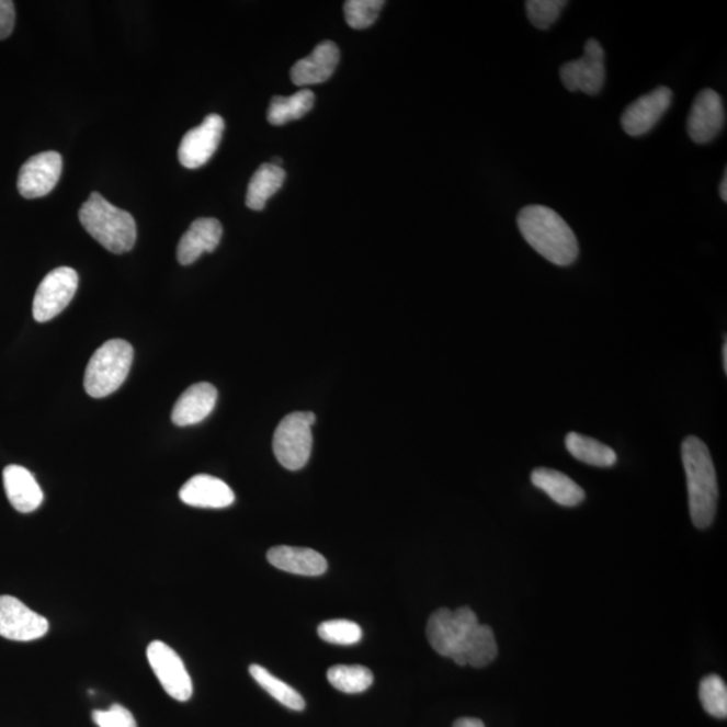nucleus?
<instances>
[{
	"label": "nucleus",
	"mask_w": 727,
	"mask_h": 727,
	"mask_svg": "<svg viewBox=\"0 0 727 727\" xmlns=\"http://www.w3.org/2000/svg\"><path fill=\"white\" fill-rule=\"evenodd\" d=\"M79 287V275L70 268L53 270L44 277L35 293L33 316L37 322H47L65 310Z\"/></svg>",
	"instance_id": "8"
},
{
	"label": "nucleus",
	"mask_w": 727,
	"mask_h": 727,
	"mask_svg": "<svg viewBox=\"0 0 727 727\" xmlns=\"http://www.w3.org/2000/svg\"><path fill=\"white\" fill-rule=\"evenodd\" d=\"M315 423V413L293 412L277 424L273 448L275 457L283 468L299 470L307 464L311 454V428Z\"/></svg>",
	"instance_id": "6"
},
{
	"label": "nucleus",
	"mask_w": 727,
	"mask_h": 727,
	"mask_svg": "<svg viewBox=\"0 0 727 727\" xmlns=\"http://www.w3.org/2000/svg\"><path fill=\"white\" fill-rule=\"evenodd\" d=\"M315 102V93L309 90L299 91L289 98L275 96L270 103L268 121L273 126H283L288 122L298 121L311 111Z\"/></svg>",
	"instance_id": "25"
},
{
	"label": "nucleus",
	"mask_w": 727,
	"mask_h": 727,
	"mask_svg": "<svg viewBox=\"0 0 727 727\" xmlns=\"http://www.w3.org/2000/svg\"><path fill=\"white\" fill-rule=\"evenodd\" d=\"M383 5V0H348L344 4L348 25L357 31L374 25Z\"/></svg>",
	"instance_id": "30"
},
{
	"label": "nucleus",
	"mask_w": 727,
	"mask_h": 727,
	"mask_svg": "<svg viewBox=\"0 0 727 727\" xmlns=\"http://www.w3.org/2000/svg\"><path fill=\"white\" fill-rule=\"evenodd\" d=\"M226 123L220 115L211 114L198 127L191 129L183 137L179 159L183 168L198 169L216 152L223 139Z\"/></svg>",
	"instance_id": "12"
},
{
	"label": "nucleus",
	"mask_w": 727,
	"mask_h": 727,
	"mask_svg": "<svg viewBox=\"0 0 727 727\" xmlns=\"http://www.w3.org/2000/svg\"><path fill=\"white\" fill-rule=\"evenodd\" d=\"M217 389L209 383H197L180 396L171 412V421L179 428L197 424L215 410Z\"/></svg>",
	"instance_id": "18"
},
{
	"label": "nucleus",
	"mask_w": 727,
	"mask_h": 727,
	"mask_svg": "<svg viewBox=\"0 0 727 727\" xmlns=\"http://www.w3.org/2000/svg\"><path fill=\"white\" fill-rule=\"evenodd\" d=\"M328 681L345 694H360L374 683V673L363 666H334L328 671Z\"/></svg>",
	"instance_id": "27"
},
{
	"label": "nucleus",
	"mask_w": 727,
	"mask_h": 727,
	"mask_svg": "<svg viewBox=\"0 0 727 727\" xmlns=\"http://www.w3.org/2000/svg\"><path fill=\"white\" fill-rule=\"evenodd\" d=\"M49 631V622L11 595H0V636L13 641H34Z\"/></svg>",
	"instance_id": "10"
},
{
	"label": "nucleus",
	"mask_w": 727,
	"mask_h": 727,
	"mask_svg": "<svg viewBox=\"0 0 727 727\" xmlns=\"http://www.w3.org/2000/svg\"><path fill=\"white\" fill-rule=\"evenodd\" d=\"M453 727H485V725L481 719L459 718L455 720Z\"/></svg>",
	"instance_id": "34"
},
{
	"label": "nucleus",
	"mask_w": 727,
	"mask_h": 727,
	"mask_svg": "<svg viewBox=\"0 0 727 727\" xmlns=\"http://www.w3.org/2000/svg\"><path fill=\"white\" fill-rule=\"evenodd\" d=\"M15 4L11 0H0V39H5L14 31Z\"/></svg>",
	"instance_id": "33"
},
{
	"label": "nucleus",
	"mask_w": 727,
	"mask_h": 727,
	"mask_svg": "<svg viewBox=\"0 0 727 727\" xmlns=\"http://www.w3.org/2000/svg\"><path fill=\"white\" fill-rule=\"evenodd\" d=\"M518 227L523 238L543 258L566 268L579 255L577 236L557 212L543 205H530L520 211Z\"/></svg>",
	"instance_id": "1"
},
{
	"label": "nucleus",
	"mask_w": 727,
	"mask_h": 727,
	"mask_svg": "<svg viewBox=\"0 0 727 727\" xmlns=\"http://www.w3.org/2000/svg\"><path fill=\"white\" fill-rule=\"evenodd\" d=\"M340 61V50L332 41H323L310 56L303 58L292 69V80L297 87L321 84L332 77Z\"/></svg>",
	"instance_id": "15"
},
{
	"label": "nucleus",
	"mask_w": 727,
	"mask_h": 727,
	"mask_svg": "<svg viewBox=\"0 0 727 727\" xmlns=\"http://www.w3.org/2000/svg\"><path fill=\"white\" fill-rule=\"evenodd\" d=\"M81 226L94 240L116 255L132 251L137 241V223L127 211L116 208L94 192L79 212Z\"/></svg>",
	"instance_id": "3"
},
{
	"label": "nucleus",
	"mask_w": 727,
	"mask_h": 727,
	"mask_svg": "<svg viewBox=\"0 0 727 727\" xmlns=\"http://www.w3.org/2000/svg\"><path fill=\"white\" fill-rule=\"evenodd\" d=\"M682 459L688 476L691 520L696 529L711 527L717 513L718 482L706 443L688 436L682 443Z\"/></svg>",
	"instance_id": "2"
},
{
	"label": "nucleus",
	"mask_w": 727,
	"mask_h": 727,
	"mask_svg": "<svg viewBox=\"0 0 727 727\" xmlns=\"http://www.w3.org/2000/svg\"><path fill=\"white\" fill-rule=\"evenodd\" d=\"M700 700L703 708L714 718L727 717V688L723 678L707 675L700 684Z\"/></svg>",
	"instance_id": "28"
},
{
	"label": "nucleus",
	"mask_w": 727,
	"mask_h": 727,
	"mask_svg": "<svg viewBox=\"0 0 727 727\" xmlns=\"http://www.w3.org/2000/svg\"><path fill=\"white\" fill-rule=\"evenodd\" d=\"M565 0H529L525 3L529 20L539 31H548L566 8Z\"/></svg>",
	"instance_id": "31"
},
{
	"label": "nucleus",
	"mask_w": 727,
	"mask_h": 727,
	"mask_svg": "<svg viewBox=\"0 0 727 727\" xmlns=\"http://www.w3.org/2000/svg\"><path fill=\"white\" fill-rule=\"evenodd\" d=\"M726 183H727V175H726V170H725L724 180H723V182H720V186H719L720 198L724 200V203H726V201H727V185H726Z\"/></svg>",
	"instance_id": "35"
},
{
	"label": "nucleus",
	"mask_w": 727,
	"mask_h": 727,
	"mask_svg": "<svg viewBox=\"0 0 727 727\" xmlns=\"http://www.w3.org/2000/svg\"><path fill=\"white\" fill-rule=\"evenodd\" d=\"M672 91L667 87L656 88L644 94L624 111L622 126L631 137H641L658 124L672 103Z\"/></svg>",
	"instance_id": "14"
},
{
	"label": "nucleus",
	"mask_w": 727,
	"mask_h": 727,
	"mask_svg": "<svg viewBox=\"0 0 727 727\" xmlns=\"http://www.w3.org/2000/svg\"><path fill=\"white\" fill-rule=\"evenodd\" d=\"M151 670L167 693L175 701L186 702L193 695L192 678L179 654L163 641H152L147 647Z\"/></svg>",
	"instance_id": "9"
},
{
	"label": "nucleus",
	"mask_w": 727,
	"mask_h": 727,
	"mask_svg": "<svg viewBox=\"0 0 727 727\" xmlns=\"http://www.w3.org/2000/svg\"><path fill=\"white\" fill-rule=\"evenodd\" d=\"M5 495L14 510L32 513L38 510L44 501V492L35 477L20 465L5 466L3 470Z\"/></svg>",
	"instance_id": "19"
},
{
	"label": "nucleus",
	"mask_w": 727,
	"mask_h": 727,
	"mask_svg": "<svg viewBox=\"0 0 727 727\" xmlns=\"http://www.w3.org/2000/svg\"><path fill=\"white\" fill-rule=\"evenodd\" d=\"M250 673L260 688L274 697L277 702L282 703L283 706L292 708L294 712H303L306 703L304 696L298 693L297 690H294L292 685H288L285 682H282L281 679H277L269 670H265L264 667L252 664L250 667Z\"/></svg>",
	"instance_id": "26"
},
{
	"label": "nucleus",
	"mask_w": 727,
	"mask_h": 727,
	"mask_svg": "<svg viewBox=\"0 0 727 727\" xmlns=\"http://www.w3.org/2000/svg\"><path fill=\"white\" fill-rule=\"evenodd\" d=\"M726 121L723 98L713 90H703L697 93L691 106L688 132L690 138L697 145H705L718 137Z\"/></svg>",
	"instance_id": "13"
},
{
	"label": "nucleus",
	"mask_w": 727,
	"mask_h": 727,
	"mask_svg": "<svg viewBox=\"0 0 727 727\" xmlns=\"http://www.w3.org/2000/svg\"><path fill=\"white\" fill-rule=\"evenodd\" d=\"M498 643H496L493 629L489 625L480 624L472 632L454 661L461 667L482 668L492 663L498 658Z\"/></svg>",
	"instance_id": "22"
},
{
	"label": "nucleus",
	"mask_w": 727,
	"mask_h": 727,
	"mask_svg": "<svg viewBox=\"0 0 727 727\" xmlns=\"http://www.w3.org/2000/svg\"><path fill=\"white\" fill-rule=\"evenodd\" d=\"M286 180V171L273 163L262 164L248 185L246 204L252 211H263L268 201L280 191Z\"/></svg>",
	"instance_id": "23"
},
{
	"label": "nucleus",
	"mask_w": 727,
	"mask_h": 727,
	"mask_svg": "<svg viewBox=\"0 0 727 727\" xmlns=\"http://www.w3.org/2000/svg\"><path fill=\"white\" fill-rule=\"evenodd\" d=\"M531 482L561 507H576L584 500V490L558 470L535 469L532 472Z\"/></svg>",
	"instance_id": "21"
},
{
	"label": "nucleus",
	"mask_w": 727,
	"mask_h": 727,
	"mask_svg": "<svg viewBox=\"0 0 727 727\" xmlns=\"http://www.w3.org/2000/svg\"><path fill=\"white\" fill-rule=\"evenodd\" d=\"M180 499L186 506L220 510L234 504L235 493L220 478L198 475L183 485Z\"/></svg>",
	"instance_id": "16"
},
{
	"label": "nucleus",
	"mask_w": 727,
	"mask_h": 727,
	"mask_svg": "<svg viewBox=\"0 0 727 727\" xmlns=\"http://www.w3.org/2000/svg\"><path fill=\"white\" fill-rule=\"evenodd\" d=\"M223 227L216 218H197L182 236L177 259L182 265H189L205 252H213L220 245Z\"/></svg>",
	"instance_id": "17"
},
{
	"label": "nucleus",
	"mask_w": 727,
	"mask_h": 727,
	"mask_svg": "<svg viewBox=\"0 0 727 727\" xmlns=\"http://www.w3.org/2000/svg\"><path fill=\"white\" fill-rule=\"evenodd\" d=\"M268 559L277 570L305 577L322 576L328 561L311 548L277 546L270 549Z\"/></svg>",
	"instance_id": "20"
},
{
	"label": "nucleus",
	"mask_w": 727,
	"mask_h": 727,
	"mask_svg": "<svg viewBox=\"0 0 727 727\" xmlns=\"http://www.w3.org/2000/svg\"><path fill=\"white\" fill-rule=\"evenodd\" d=\"M566 448L576 459L597 468H611L617 463V454L612 447L587 435L567 434Z\"/></svg>",
	"instance_id": "24"
},
{
	"label": "nucleus",
	"mask_w": 727,
	"mask_h": 727,
	"mask_svg": "<svg viewBox=\"0 0 727 727\" xmlns=\"http://www.w3.org/2000/svg\"><path fill=\"white\" fill-rule=\"evenodd\" d=\"M318 636L337 646H353L362 640L363 631L359 624L349 620H329L318 626Z\"/></svg>",
	"instance_id": "29"
},
{
	"label": "nucleus",
	"mask_w": 727,
	"mask_h": 727,
	"mask_svg": "<svg viewBox=\"0 0 727 727\" xmlns=\"http://www.w3.org/2000/svg\"><path fill=\"white\" fill-rule=\"evenodd\" d=\"M92 718L99 727H138L132 712L122 705H112L109 711H94Z\"/></svg>",
	"instance_id": "32"
},
{
	"label": "nucleus",
	"mask_w": 727,
	"mask_h": 727,
	"mask_svg": "<svg viewBox=\"0 0 727 727\" xmlns=\"http://www.w3.org/2000/svg\"><path fill=\"white\" fill-rule=\"evenodd\" d=\"M134 348L124 340H110L100 347L88 363L84 387L92 398H105L126 382L132 370Z\"/></svg>",
	"instance_id": "4"
},
{
	"label": "nucleus",
	"mask_w": 727,
	"mask_h": 727,
	"mask_svg": "<svg viewBox=\"0 0 727 727\" xmlns=\"http://www.w3.org/2000/svg\"><path fill=\"white\" fill-rule=\"evenodd\" d=\"M478 625L476 613L468 606L457 611L442 607L431 614L425 635L436 654L454 660Z\"/></svg>",
	"instance_id": "5"
},
{
	"label": "nucleus",
	"mask_w": 727,
	"mask_h": 727,
	"mask_svg": "<svg viewBox=\"0 0 727 727\" xmlns=\"http://www.w3.org/2000/svg\"><path fill=\"white\" fill-rule=\"evenodd\" d=\"M559 75L567 91H581L589 96L599 94L605 84V52L599 41L590 38L583 57L566 63Z\"/></svg>",
	"instance_id": "7"
},
{
	"label": "nucleus",
	"mask_w": 727,
	"mask_h": 727,
	"mask_svg": "<svg viewBox=\"0 0 727 727\" xmlns=\"http://www.w3.org/2000/svg\"><path fill=\"white\" fill-rule=\"evenodd\" d=\"M723 354H724V370L727 372V341H725L724 348H723Z\"/></svg>",
	"instance_id": "36"
},
{
	"label": "nucleus",
	"mask_w": 727,
	"mask_h": 727,
	"mask_svg": "<svg viewBox=\"0 0 727 727\" xmlns=\"http://www.w3.org/2000/svg\"><path fill=\"white\" fill-rule=\"evenodd\" d=\"M63 173V157L46 151L23 163L18 175V191L27 200L45 197L56 188Z\"/></svg>",
	"instance_id": "11"
}]
</instances>
